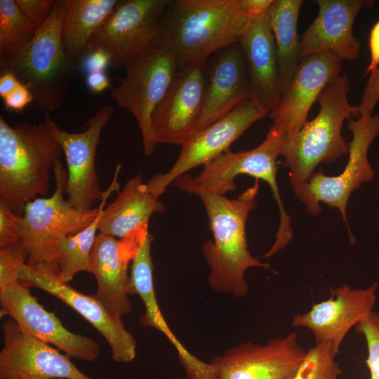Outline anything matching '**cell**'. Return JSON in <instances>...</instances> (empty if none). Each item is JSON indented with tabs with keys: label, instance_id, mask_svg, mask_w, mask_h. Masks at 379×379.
Here are the masks:
<instances>
[{
	"label": "cell",
	"instance_id": "1",
	"mask_svg": "<svg viewBox=\"0 0 379 379\" xmlns=\"http://www.w3.org/2000/svg\"><path fill=\"white\" fill-rule=\"evenodd\" d=\"M252 18L244 0H170L154 44L171 51L180 68L206 62L238 42Z\"/></svg>",
	"mask_w": 379,
	"mask_h": 379
},
{
	"label": "cell",
	"instance_id": "2",
	"mask_svg": "<svg viewBox=\"0 0 379 379\" xmlns=\"http://www.w3.org/2000/svg\"><path fill=\"white\" fill-rule=\"evenodd\" d=\"M259 188V180L255 179L253 185L237 199L205 191L195 194L203 201L213 237V241L203 244L202 253L210 269L208 284L216 292L246 297L249 288L246 271L251 267L270 268V264L252 255L246 238V220L258 205Z\"/></svg>",
	"mask_w": 379,
	"mask_h": 379
},
{
	"label": "cell",
	"instance_id": "3",
	"mask_svg": "<svg viewBox=\"0 0 379 379\" xmlns=\"http://www.w3.org/2000/svg\"><path fill=\"white\" fill-rule=\"evenodd\" d=\"M48 112L38 124L11 127L0 116V200L18 215L25 205L50 190V175L63 150Z\"/></svg>",
	"mask_w": 379,
	"mask_h": 379
},
{
	"label": "cell",
	"instance_id": "4",
	"mask_svg": "<svg viewBox=\"0 0 379 379\" xmlns=\"http://www.w3.org/2000/svg\"><path fill=\"white\" fill-rule=\"evenodd\" d=\"M350 90L348 76L342 72L319 95L318 114L295 135L284 139L283 166L289 170L293 190L305 184L319 164H332L349 153V145L342 135L343 124L352 115L358 117L357 106L348 100Z\"/></svg>",
	"mask_w": 379,
	"mask_h": 379
},
{
	"label": "cell",
	"instance_id": "5",
	"mask_svg": "<svg viewBox=\"0 0 379 379\" xmlns=\"http://www.w3.org/2000/svg\"><path fill=\"white\" fill-rule=\"evenodd\" d=\"M66 0H56L27 48L1 69L13 73L32 93L29 107L50 112L62 104L79 74V61L67 55L62 43Z\"/></svg>",
	"mask_w": 379,
	"mask_h": 379
},
{
	"label": "cell",
	"instance_id": "6",
	"mask_svg": "<svg viewBox=\"0 0 379 379\" xmlns=\"http://www.w3.org/2000/svg\"><path fill=\"white\" fill-rule=\"evenodd\" d=\"M285 136L271 126L265 140L256 147L238 152L227 150L203 166L201 172L192 177L184 174L175 180V185L191 194L208 192L224 196L235 190V178L245 174L266 182L270 187L279 211V224L275 241L262 255L269 258L285 248L292 239L291 218L284 209L277 181V159L282 155Z\"/></svg>",
	"mask_w": 379,
	"mask_h": 379
},
{
	"label": "cell",
	"instance_id": "7",
	"mask_svg": "<svg viewBox=\"0 0 379 379\" xmlns=\"http://www.w3.org/2000/svg\"><path fill=\"white\" fill-rule=\"evenodd\" d=\"M53 172L55 183L53 194L28 202L18 223L27 253L26 264L58 274V258L64 239L91 225L100 207L88 211L74 207L64 199L67 171L60 160L56 161Z\"/></svg>",
	"mask_w": 379,
	"mask_h": 379
},
{
	"label": "cell",
	"instance_id": "8",
	"mask_svg": "<svg viewBox=\"0 0 379 379\" xmlns=\"http://www.w3.org/2000/svg\"><path fill=\"white\" fill-rule=\"evenodd\" d=\"M125 75L111 88V98L132 114L140 131L145 154L155 149L152 118L172 86L180 67L166 48L154 44L131 60Z\"/></svg>",
	"mask_w": 379,
	"mask_h": 379
},
{
	"label": "cell",
	"instance_id": "9",
	"mask_svg": "<svg viewBox=\"0 0 379 379\" xmlns=\"http://www.w3.org/2000/svg\"><path fill=\"white\" fill-rule=\"evenodd\" d=\"M347 128L352 133V139L348 143L349 159L343 172L335 176H327L320 168L293 192L312 216L321 212L320 202L338 208L347 225L350 241L354 243V237L347 221V206L351 194L375 175L367 153L373 140L379 135V113L361 115L357 120H350Z\"/></svg>",
	"mask_w": 379,
	"mask_h": 379
},
{
	"label": "cell",
	"instance_id": "10",
	"mask_svg": "<svg viewBox=\"0 0 379 379\" xmlns=\"http://www.w3.org/2000/svg\"><path fill=\"white\" fill-rule=\"evenodd\" d=\"M270 114L251 95L227 114L195 132L182 145L175 162L166 173H157L147 182L159 198L166 188L187 171L204 166L229 150L251 126Z\"/></svg>",
	"mask_w": 379,
	"mask_h": 379
},
{
	"label": "cell",
	"instance_id": "11",
	"mask_svg": "<svg viewBox=\"0 0 379 379\" xmlns=\"http://www.w3.org/2000/svg\"><path fill=\"white\" fill-rule=\"evenodd\" d=\"M170 0H121L93 34L89 51L101 50L110 57L114 68L125 67L153 45L160 18Z\"/></svg>",
	"mask_w": 379,
	"mask_h": 379
},
{
	"label": "cell",
	"instance_id": "12",
	"mask_svg": "<svg viewBox=\"0 0 379 379\" xmlns=\"http://www.w3.org/2000/svg\"><path fill=\"white\" fill-rule=\"evenodd\" d=\"M0 315L8 316L27 333L55 346L70 358L88 362L98 359L100 348L92 338L67 329L47 311L19 278L0 284Z\"/></svg>",
	"mask_w": 379,
	"mask_h": 379
},
{
	"label": "cell",
	"instance_id": "13",
	"mask_svg": "<svg viewBox=\"0 0 379 379\" xmlns=\"http://www.w3.org/2000/svg\"><path fill=\"white\" fill-rule=\"evenodd\" d=\"M58 273L44 267L23 264L18 277L27 287L39 288L58 298L74 310L102 335L108 343L112 359L128 363L136 355V341L126 329L121 317L109 308L96 295H87L59 280Z\"/></svg>",
	"mask_w": 379,
	"mask_h": 379
},
{
	"label": "cell",
	"instance_id": "14",
	"mask_svg": "<svg viewBox=\"0 0 379 379\" xmlns=\"http://www.w3.org/2000/svg\"><path fill=\"white\" fill-rule=\"evenodd\" d=\"M114 108L111 105L98 109L87 121L85 130L71 133L62 130L52 119L54 133L65 154L67 168L65 193L75 208L88 211L96 201L100 203L109 191L100 187L95 169V154L101 132L109 122Z\"/></svg>",
	"mask_w": 379,
	"mask_h": 379
},
{
	"label": "cell",
	"instance_id": "15",
	"mask_svg": "<svg viewBox=\"0 0 379 379\" xmlns=\"http://www.w3.org/2000/svg\"><path fill=\"white\" fill-rule=\"evenodd\" d=\"M307 351L295 332L265 345L243 343L210 362L216 379H293Z\"/></svg>",
	"mask_w": 379,
	"mask_h": 379
},
{
	"label": "cell",
	"instance_id": "16",
	"mask_svg": "<svg viewBox=\"0 0 379 379\" xmlns=\"http://www.w3.org/2000/svg\"><path fill=\"white\" fill-rule=\"evenodd\" d=\"M0 379H93L66 354L25 333L11 318L1 326Z\"/></svg>",
	"mask_w": 379,
	"mask_h": 379
},
{
	"label": "cell",
	"instance_id": "17",
	"mask_svg": "<svg viewBox=\"0 0 379 379\" xmlns=\"http://www.w3.org/2000/svg\"><path fill=\"white\" fill-rule=\"evenodd\" d=\"M207 62L180 69L167 94L152 118L157 144L180 146L196 131L206 93Z\"/></svg>",
	"mask_w": 379,
	"mask_h": 379
},
{
	"label": "cell",
	"instance_id": "18",
	"mask_svg": "<svg viewBox=\"0 0 379 379\" xmlns=\"http://www.w3.org/2000/svg\"><path fill=\"white\" fill-rule=\"evenodd\" d=\"M378 287L375 281L365 288H352L347 284L329 288V298L313 304L305 313L295 314L291 326L308 328L316 344L330 345L338 353L350 330L373 310Z\"/></svg>",
	"mask_w": 379,
	"mask_h": 379
},
{
	"label": "cell",
	"instance_id": "19",
	"mask_svg": "<svg viewBox=\"0 0 379 379\" xmlns=\"http://www.w3.org/2000/svg\"><path fill=\"white\" fill-rule=\"evenodd\" d=\"M342 73L341 60L328 51L300 59L293 77L269 115L285 138L295 135L307 121L312 105L325 87Z\"/></svg>",
	"mask_w": 379,
	"mask_h": 379
},
{
	"label": "cell",
	"instance_id": "20",
	"mask_svg": "<svg viewBox=\"0 0 379 379\" xmlns=\"http://www.w3.org/2000/svg\"><path fill=\"white\" fill-rule=\"evenodd\" d=\"M251 95L248 66L239 44L218 51L207 61L204 102L195 132L223 117Z\"/></svg>",
	"mask_w": 379,
	"mask_h": 379
},
{
	"label": "cell",
	"instance_id": "21",
	"mask_svg": "<svg viewBox=\"0 0 379 379\" xmlns=\"http://www.w3.org/2000/svg\"><path fill=\"white\" fill-rule=\"evenodd\" d=\"M317 18L299 41L300 58L331 52L341 61H352L360 53V43L352 34L357 15L366 6L374 1L364 0H316Z\"/></svg>",
	"mask_w": 379,
	"mask_h": 379
},
{
	"label": "cell",
	"instance_id": "22",
	"mask_svg": "<svg viewBox=\"0 0 379 379\" xmlns=\"http://www.w3.org/2000/svg\"><path fill=\"white\" fill-rule=\"evenodd\" d=\"M139 248L126 239L98 232L91 251L92 274L98 284L96 295L119 316L133 310L128 298L134 295L128 265Z\"/></svg>",
	"mask_w": 379,
	"mask_h": 379
},
{
	"label": "cell",
	"instance_id": "23",
	"mask_svg": "<svg viewBox=\"0 0 379 379\" xmlns=\"http://www.w3.org/2000/svg\"><path fill=\"white\" fill-rule=\"evenodd\" d=\"M238 43L246 60L251 96L270 113L280 101L282 87L276 44L266 13L251 19Z\"/></svg>",
	"mask_w": 379,
	"mask_h": 379
},
{
	"label": "cell",
	"instance_id": "24",
	"mask_svg": "<svg viewBox=\"0 0 379 379\" xmlns=\"http://www.w3.org/2000/svg\"><path fill=\"white\" fill-rule=\"evenodd\" d=\"M164 211V204L138 174L128 178L115 200L105 207L98 232L122 239L148 225L152 214Z\"/></svg>",
	"mask_w": 379,
	"mask_h": 379
},
{
	"label": "cell",
	"instance_id": "25",
	"mask_svg": "<svg viewBox=\"0 0 379 379\" xmlns=\"http://www.w3.org/2000/svg\"><path fill=\"white\" fill-rule=\"evenodd\" d=\"M117 3V0H66L62 43L67 55L79 61L90 53L92 36Z\"/></svg>",
	"mask_w": 379,
	"mask_h": 379
},
{
	"label": "cell",
	"instance_id": "26",
	"mask_svg": "<svg viewBox=\"0 0 379 379\" xmlns=\"http://www.w3.org/2000/svg\"><path fill=\"white\" fill-rule=\"evenodd\" d=\"M302 2V0H274L266 12L277 51L282 93L300 60L298 21Z\"/></svg>",
	"mask_w": 379,
	"mask_h": 379
},
{
	"label": "cell",
	"instance_id": "27",
	"mask_svg": "<svg viewBox=\"0 0 379 379\" xmlns=\"http://www.w3.org/2000/svg\"><path fill=\"white\" fill-rule=\"evenodd\" d=\"M120 171V167H116L109 186V191L100 203L99 213L95 219L84 230L64 239L58 258V278L60 281L69 283L81 272L92 274L91 255L97 237L96 232H98V225L107 199L112 192L117 193L120 190L118 182Z\"/></svg>",
	"mask_w": 379,
	"mask_h": 379
},
{
	"label": "cell",
	"instance_id": "28",
	"mask_svg": "<svg viewBox=\"0 0 379 379\" xmlns=\"http://www.w3.org/2000/svg\"><path fill=\"white\" fill-rule=\"evenodd\" d=\"M36 29L21 12L15 0H0L1 69L27 48Z\"/></svg>",
	"mask_w": 379,
	"mask_h": 379
},
{
	"label": "cell",
	"instance_id": "29",
	"mask_svg": "<svg viewBox=\"0 0 379 379\" xmlns=\"http://www.w3.org/2000/svg\"><path fill=\"white\" fill-rule=\"evenodd\" d=\"M338 353L328 344H316L307 351L293 379H340L343 371L335 360Z\"/></svg>",
	"mask_w": 379,
	"mask_h": 379
},
{
	"label": "cell",
	"instance_id": "30",
	"mask_svg": "<svg viewBox=\"0 0 379 379\" xmlns=\"http://www.w3.org/2000/svg\"><path fill=\"white\" fill-rule=\"evenodd\" d=\"M354 328L366 341L368 357L366 363L370 372L369 379H379V313L372 310Z\"/></svg>",
	"mask_w": 379,
	"mask_h": 379
},
{
	"label": "cell",
	"instance_id": "31",
	"mask_svg": "<svg viewBox=\"0 0 379 379\" xmlns=\"http://www.w3.org/2000/svg\"><path fill=\"white\" fill-rule=\"evenodd\" d=\"M20 217L0 200V248L10 247L21 241L18 223Z\"/></svg>",
	"mask_w": 379,
	"mask_h": 379
},
{
	"label": "cell",
	"instance_id": "32",
	"mask_svg": "<svg viewBox=\"0 0 379 379\" xmlns=\"http://www.w3.org/2000/svg\"><path fill=\"white\" fill-rule=\"evenodd\" d=\"M55 1V0H15L21 12L36 28L47 19Z\"/></svg>",
	"mask_w": 379,
	"mask_h": 379
},
{
	"label": "cell",
	"instance_id": "33",
	"mask_svg": "<svg viewBox=\"0 0 379 379\" xmlns=\"http://www.w3.org/2000/svg\"><path fill=\"white\" fill-rule=\"evenodd\" d=\"M379 100V66L369 76L362 95L360 104L357 106L358 117L361 115H372L373 109Z\"/></svg>",
	"mask_w": 379,
	"mask_h": 379
},
{
	"label": "cell",
	"instance_id": "34",
	"mask_svg": "<svg viewBox=\"0 0 379 379\" xmlns=\"http://www.w3.org/2000/svg\"><path fill=\"white\" fill-rule=\"evenodd\" d=\"M3 100L7 110L20 112L27 105H30L33 97L30 91L21 84Z\"/></svg>",
	"mask_w": 379,
	"mask_h": 379
},
{
	"label": "cell",
	"instance_id": "35",
	"mask_svg": "<svg viewBox=\"0 0 379 379\" xmlns=\"http://www.w3.org/2000/svg\"><path fill=\"white\" fill-rule=\"evenodd\" d=\"M370 62L364 75L373 74L379 66V20L371 29L368 39Z\"/></svg>",
	"mask_w": 379,
	"mask_h": 379
},
{
	"label": "cell",
	"instance_id": "36",
	"mask_svg": "<svg viewBox=\"0 0 379 379\" xmlns=\"http://www.w3.org/2000/svg\"><path fill=\"white\" fill-rule=\"evenodd\" d=\"M84 67L87 73L94 71H105L106 67L110 65V57L105 51L95 50L85 56Z\"/></svg>",
	"mask_w": 379,
	"mask_h": 379
},
{
	"label": "cell",
	"instance_id": "37",
	"mask_svg": "<svg viewBox=\"0 0 379 379\" xmlns=\"http://www.w3.org/2000/svg\"><path fill=\"white\" fill-rule=\"evenodd\" d=\"M86 83L87 87L95 93L112 88L105 71H94L87 73Z\"/></svg>",
	"mask_w": 379,
	"mask_h": 379
},
{
	"label": "cell",
	"instance_id": "38",
	"mask_svg": "<svg viewBox=\"0 0 379 379\" xmlns=\"http://www.w3.org/2000/svg\"><path fill=\"white\" fill-rule=\"evenodd\" d=\"M21 84L16 77L8 71L1 72L0 77V96L4 99Z\"/></svg>",
	"mask_w": 379,
	"mask_h": 379
},
{
	"label": "cell",
	"instance_id": "39",
	"mask_svg": "<svg viewBox=\"0 0 379 379\" xmlns=\"http://www.w3.org/2000/svg\"><path fill=\"white\" fill-rule=\"evenodd\" d=\"M274 0H244L251 17H258L266 13Z\"/></svg>",
	"mask_w": 379,
	"mask_h": 379
}]
</instances>
